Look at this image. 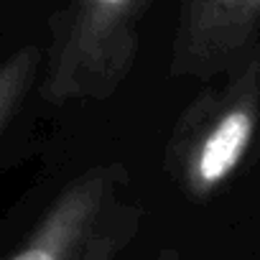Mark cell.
Here are the masks:
<instances>
[{"instance_id": "cell-1", "label": "cell", "mask_w": 260, "mask_h": 260, "mask_svg": "<svg viewBox=\"0 0 260 260\" xmlns=\"http://www.w3.org/2000/svg\"><path fill=\"white\" fill-rule=\"evenodd\" d=\"M179 117L166 169L179 189L204 202L242 166L260 127V41Z\"/></svg>"}, {"instance_id": "cell-2", "label": "cell", "mask_w": 260, "mask_h": 260, "mask_svg": "<svg viewBox=\"0 0 260 260\" xmlns=\"http://www.w3.org/2000/svg\"><path fill=\"white\" fill-rule=\"evenodd\" d=\"M153 0H67L51 16L41 97L51 105L110 100L138 56Z\"/></svg>"}, {"instance_id": "cell-3", "label": "cell", "mask_w": 260, "mask_h": 260, "mask_svg": "<svg viewBox=\"0 0 260 260\" xmlns=\"http://www.w3.org/2000/svg\"><path fill=\"white\" fill-rule=\"evenodd\" d=\"M143 224L120 164L92 166L67 184L6 260H117Z\"/></svg>"}, {"instance_id": "cell-4", "label": "cell", "mask_w": 260, "mask_h": 260, "mask_svg": "<svg viewBox=\"0 0 260 260\" xmlns=\"http://www.w3.org/2000/svg\"><path fill=\"white\" fill-rule=\"evenodd\" d=\"M257 34L260 0H181L169 74L222 77L257 44Z\"/></svg>"}, {"instance_id": "cell-5", "label": "cell", "mask_w": 260, "mask_h": 260, "mask_svg": "<svg viewBox=\"0 0 260 260\" xmlns=\"http://www.w3.org/2000/svg\"><path fill=\"white\" fill-rule=\"evenodd\" d=\"M44 64V51L39 46L16 49L8 59L0 61V133L11 125L13 115L23 105L39 69Z\"/></svg>"}, {"instance_id": "cell-6", "label": "cell", "mask_w": 260, "mask_h": 260, "mask_svg": "<svg viewBox=\"0 0 260 260\" xmlns=\"http://www.w3.org/2000/svg\"><path fill=\"white\" fill-rule=\"evenodd\" d=\"M153 260H181V255H179L174 247H166V250H161Z\"/></svg>"}]
</instances>
